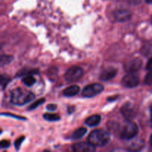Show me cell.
<instances>
[{
    "label": "cell",
    "mask_w": 152,
    "mask_h": 152,
    "mask_svg": "<svg viewBox=\"0 0 152 152\" xmlns=\"http://www.w3.org/2000/svg\"><path fill=\"white\" fill-rule=\"evenodd\" d=\"M35 95L32 92L17 88L13 90L10 94V102L15 105H23L32 101Z\"/></svg>",
    "instance_id": "6da1fadb"
},
{
    "label": "cell",
    "mask_w": 152,
    "mask_h": 152,
    "mask_svg": "<svg viewBox=\"0 0 152 152\" xmlns=\"http://www.w3.org/2000/svg\"><path fill=\"white\" fill-rule=\"evenodd\" d=\"M88 142L96 147L105 146L110 140V134L105 130H95L88 136Z\"/></svg>",
    "instance_id": "7a4b0ae2"
},
{
    "label": "cell",
    "mask_w": 152,
    "mask_h": 152,
    "mask_svg": "<svg viewBox=\"0 0 152 152\" xmlns=\"http://www.w3.org/2000/svg\"><path fill=\"white\" fill-rule=\"evenodd\" d=\"M138 134V127L134 123L129 121L126 122L120 131V137L122 139L129 140L133 139Z\"/></svg>",
    "instance_id": "3957f363"
},
{
    "label": "cell",
    "mask_w": 152,
    "mask_h": 152,
    "mask_svg": "<svg viewBox=\"0 0 152 152\" xmlns=\"http://www.w3.org/2000/svg\"><path fill=\"white\" fill-rule=\"evenodd\" d=\"M103 90V86L99 84V83H93V84L88 85V86H86L84 88V89L83 90L82 95L84 97L91 98L100 94Z\"/></svg>",
    "instance_id": "277c9868"
},
{
    "label": "cell",
    "mask_w": 152,
    "mask_h": 152,
    "mask_svg": "<svg viewBox=\"0 0 152 152\" xmlns=\"http://www.w3.org/2000/svg\"><path fill=\"white\" fill-rule=\"evenodd\" d=\"M83 70L81 68L77 66L71 67L66 71L65 75V78L68 83H73L80 80L83 76Z\"/></svg>",
    "instance_id": "5b68a950"
},
{
    "label": "cell",
    "mask_w": 152,
    "mask_h": 152,
    "mask_svg": "<svg viewBox=\"0 0 152 152\" xmlns=\"http://www.w3.org/2000/svg\"><path fill=\"white\" fill-rule=\"evenodd\" d=\"M140 78L134 73H129L122 80V85L126 88H134L138 86Z\"/></svg>",
    "instance_id": "8992f818"
},
{
    "label": "cell",
    "mask_w": 152,
    "mask_h": 152,
    "mask_svg": "<svg viewBox=\"0 0 152 152\" xmlns=\"http://www.w3.org/2000/svg\"><path fill=\"white\" fill-rule=\"evenodd\" d=\"M96 146L92 145L91 142H79L74 144L73 151L75 152H93L96 151Z\"/></svg>",
    "instance_id": "52a82bcc"
},
{
    "label": "cell",
    "mask_w": 152,
    "mask_h": 152,
    "mask_svg": "<svg viewBox=\"0 0 152 152\" xmlns=\"http://www.w3.org/2000/svg\"><path fill=\"white\" fill-rule=\"evenodd\" d=\"M132 13L126 9H118L114 12V17L117 22H126L131 19Z\"/></svg>",
    "instance_id": "ba28073f"
},
{
    "label": "cell",
    "mask_w": 152,
    "mask_h": 152,
    "mask_svg": "<svg viewBox=\"0 0 152 152\" xmlns=\"http://www.w3.org/2000/svg\"><path fill=\"white\" fill-rule=\"evenodd\" d=\"M142 60L140 59L137 58V59H132L128 63H126L125 68H126V71H128V72L134 73L140 69V68L142 67Z\"/></svg>",
    "instance_id": "9c48e42d"
},
{
    "label": "cell",
    "mask_w": 152,
    "mask_h": 152,
    "mask_svg": "<svg viewBox=\"0 0 152 152\" xmlns=\"http://www.w3.org/2000/svg\"><path fill=\"white\" fill-rule=\"evenodd\" d=\"M117 74V70L116 68H112V67L107 68L102 71L100 76H99V79L102 81H109V80H112L114 77H115Z\"/></svg>",
    "instance_id": "30bf717a"
},
{
    "label": "cell",
    "mask_w": 152,
    "mask_h": 152,
    "mask_svg": "<svg viewBox=\"0 0 152 152\" xmlns=\"http://www.w3.org/2000/svg\"><path fill=\"white\" fill-rule=\"evenodd\" d=\"M121 113L126 119L130 120V119L133 118V107H132V105L131 104H126L121 108Z\"/></svg>",
    "instance_id": "8fae6325"
},
{
    "label": "cell",
    "mask_w": 152,
    "mask_h": 152,
    "mask_svg": "<svg viewBox=\"0 0 152 152\" xmlns=\"http://www.w3.org/2000/svg\"><path fill=\"white\" fill-rule=\"evenodd\" d=\"M101 121V116L99 114H95V115L91 116L90 117L86 120V124L88 126H96L99 125Z\"/></svg>",
    "instance_id": "7c38bea8"
},
{
    "label": "cell",
    "mask_w": 152,
    "mask_h": 152,
    "mask_svg": "<svg viewBox=\"0 0 152 152\" xmlns=\"http://www.w3.org/2000/svg\"><path fill=\"white\" fill-rule=\"evenodd\" d=\"M80 91V87L78 86H71L67 88L63 91V94L66 96H74L77 95Z\"/></svg>",
    "instance_id": "4fadbf2b"
},
{
    "label": "cell",
    "mask_w": 152,
    "mask_h": 152,
    "mask_svg": "<svg viewBox=\"0 0 152 152\" xmlns=\"http://www.w3.org/2000/svg\"><path fill=\"white\" fill-rule=\"evenodd\" d=\"M87 132V129L86 128H80L77 130H76L74 133L72 134V139L74 140H79L84 137Z\"/></svg>",
    "instance_id": "5bb4252c"
},
{
    "label": "cell",
    "mask_w": 152,
    "mask_h": 152,
    "mask_svg": "<svg viewBox=\"0 0 152 152\" xmlns=\"http://www.w3.org/2000/svg\"><path fill=\"white\" fill-rule=\"evenodd\" d=\"M13 56H10V55H1V56H0V67H3L8 65L13 61Z\"/></svg>",
    "instance_id": "9a60e30c"
},
{
    "label": "cell",
    "mask_w": 152,
    "mask_h": 152,
    "mask_svg": "<svg viewBox=\"0 0 152 152\" xmlns=\"http://www.w3.org/2000/svg\"><path fill=\"white\" fill-rule=\"evenodd\" d=\"M10 77L7 74H0V86L4 88L10 82Z\"/></svg>",
    "instance_id": "2e32d148"
},
{
    "label": "cell",
    "mask_w": 152,
    "mask_h": 152,
    "mask_svg": "<svg viewBox=\"0 0 152 152\" xmlns=\"http://www.w3.org/2000/svg\"><path fill=\"white\" fill-rule=\"evenodd\" d=\"M24 84L27 86H32L34 83H36V80L33 76L31 75H27L25 78L22 80Z\"/></svg>",
    "instance_id": "e0dca14e"
},
{
    "label": "cell",
    "mask_w": 152,
    "mask_h": 152,
    "mask_svg": "<svg viewBox=\"0 0 152 152\" xmlns=\"http://www.w3.org/2000/svg\"><path fill=\"white\" fill-rule=\"evenodd\" d=\"M44 119L48 121L53 122V121H57V120H60V117L59 115L54 114H45L43 116Z\"/></svg>",
    "instance_id": "ac0fdd59"
},
{
    "label": "cell",
    "mask_w": 152,
    "mask_h": 152,
    "mask_svg": "<svg viewBox=\"0 0 152 152\" xmlns=\"http://www.w3.org/2000/svg\"><path fill=\"white\" fill-rule=\"evenodd\" d=\"M45 102V99H38V100L35 101V102H34L33 104H31V106L29 107V108L28 109L29 110H34L35 109V108H37V107H39V105H42L44 102Z\"/></svg>",
    "instance_id": "d6986e66"
},
{
    "label": "cell",
    "mask_w": 152,
    "mask_h": 152,
    "mask_svg": "<svg viewBox=\"0 0 152 152\" xmlns=\"http://www.w3.org/2000/svg\"><path fill=\"white\" fill-rule=\"evenodd\" d=\"M145 84L148 85V86H151V85H152V70H151V71L146 74V76H145Z\"/></svg>",
    "instance_id": "ffe728a7"
},
{
    "label": "cell",
    "mask_w": 152,
    "mask_h": 152,
    "mask_svg": "<svg viewBox=\"0 0 152 152\" xmlns=\"http://www.w3.org/2000/svg\"><path fill=\"white\" fill-rule=\"evenodd\" d=\"M10 145V142L9 140H3L0 141V148H2V149H4V148H9Z\"/></svg>",
    "instance_id": "44dd1931"
},
{
    "label": "cell",
    "mask_w": 152,
    "mask_h": 152,
    "mask_svg": "<svg viewBox=\"0 0 152 152\" xmlns=\"http://www.w3.org/2000/svg\"><path fill=\"white\" fill-rule=\"evenodd\" d=\"M24 140H25V137L22 136V137H20L18 138V139L15 141L14 145H15V147H16V149L17 150L19 149V148H20L21 145H22V142L24 141Z\"/></svg>",
    "instance_id": "7402d4cb"
},
{
    "label": "cell",
    "mask_w": 152,
    "mask_h": 152,
    "mask_svg": "<svg viewBox=\"0 0 152 152\" xmlns=\"http://www.w3.org/2000/svg\"><path fill=\"white\" fill-rule=\"evenodd\" d=\"M0 115L6 116V117H13V118L18 119V120H25V118H24V117H19V116L14 115V114H10V113H1V114H0Z\"/></svg>",
    "instance_id": "603a6c76"
},
{
    "label": "cell",
    "mask_w": 152,
    "mask_h": 152,
    "mask_svg": "<svg viewBox=\"0 0 152 152\" xmlns=\"http://www.w3.org/2000/svg\"><path fill=\"white\" fill-rule=\"evenodd\" d=\"M56 108H57V106L55 104H49L47 106V109L48 111H54L55 109H56Z\"/></svg>",
    "instance_id": "cb8c5ba5"
},
{
    "label": "cell",
    "mask_w": 152,
    "mask_h": 152,
    "mask_svg": "<svg viewBox=\"0 0 152 152\" xmlns=\"http://www.w3.org/2000/svg\"><path fill=\"white\" fill-rule=\"evenodd\" d=\"M146 69L148 70V71H151V70H152V58L149 59V61H148V63H147Z\"/></svg>",
    "instance_id": "d4e9b609"
},
{
    "label": "cell",
    "mask_w": 152,
    "mask_h": 152,
    "mask_svg": "<svg viewBox=\"0 0 152 152\" xmlns=\"http://www.w3.org/2000/svg\"><path fill=\"white\" fill-rule=\"evenodd\" d=\"M146 2L148 4H152V0H146Z\"/></svg>",
    "instance_id": "484cf974"
},
{
    "label": "cell",
    "mask_w": 152,
    "mask_h": 152,
    "mask_svg": "<svg viewBox=\"0 0 152 152\" xmlns=\"http://www.w3.org/2000/svg\"><path fill=\"white\" fill-rule=\"evenodd\" d=\"M150 142H151V146H152V134H151V138H150Z\"/></svg>",
    "instance_id": "4316f807"
},
{
    "label": "cell",
    "mask_w": 152,
    "mask_h": 152,
    "mask_svg": "<svg viewBox=\"0 0 152 152\" xmlns=\"http://www.w3.org/2000/svg\"><path fill=\"white\" fill-rule=\"evenodd\" d=\"M151 121H152V107L151 108Z\"/></svg>",
    "instance_id": "83f0119b"
},
{
    "label": "cell",
    "mask_w": 152,
    "mask_h": 152,
    "mask_svg": "<svg viewBox=\"0 0 152 152\" xmlns=\"http://www.w3.org/2000/svg\"><path fill=\"white\" fill-rule=\"evenodd\" d=\"M151 22H152V18H151Z\"/></svg>",
    "instance_id": "f1b7e54d"
}]
</instances>
